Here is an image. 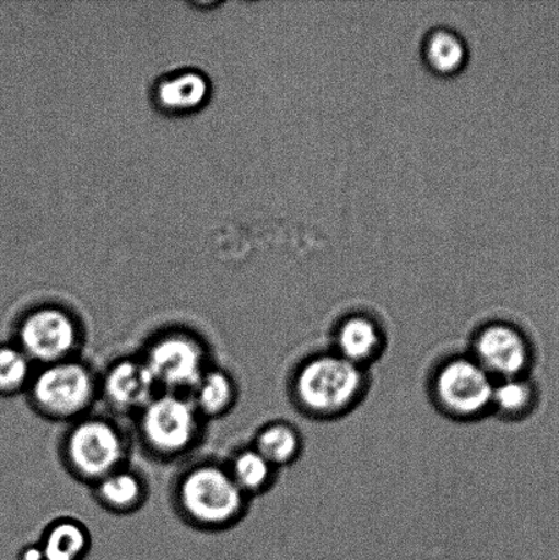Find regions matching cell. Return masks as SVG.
Wrapping results in <instances>:
<instances>
[{
  "mask_svg": "<svg viewBox=\"0 0 559 560\" xmlns=\"http://www.w3.org/2000/svg\"><path fill=\"white\" fill-rule=\"evenodd\" d=\"M170 499L184 524L205 534L237 526L249 512L251 499L235 485L224 460H191L175 477Z\"/></svg>",
  "mask_w": 559,
  "mask_h": 560,
  "instance_id": "cell-1",
  "label": "cell"
},
{
  "mask_svg": "<svg viewBox=\"0 0 559 560\" xmlns=\"http://www.w3.org/2000/svg\"><path fill=\"white\" fill-rule=\"evenodd\" d=\"M135 439L112 415L92 413L66 425L58 443L65 471L80 485L93 487L130 465Z\"/></svg>",
  "mask_w": 559,
  "mask_h": 560,
  "instance_id": "cell-2",
  "label": "cell"
},
{
  "mask_svg": "<svg viewBox=\"0 0 559 560\" xmlns=\"http://www.w3.org/2000/svg\"><path fill=\"white\" fill-rule=\"evenodd\" d=\"M135 444L152 460L173 464L194 454L205 441L207 421L189 394L159 392L133 419Z\"/></svg>",
  "mask_w": 559,
  "mask_h": 560,
  "instance_id": "cell-3",
  "label": "cell"
},
{
  "mask_svg": "<svg viewBox=\"0 0 559 560\" xmlns=\"http://www.w3.org/2000/svg\"><path fill=\"white\" fill-rule=\"evenodd\" d=\"M369 388L366 370L334 351L317 353L301 362L290 383L295 406L317 420L350 413Z\"/></svg>",
  "mask_w": 559,
  "mask_h": 560,
  "instance_id": "cell-4",
  "label": "cell"
},
{
  "mask_svg": "<svg viewBox=\"0 0 559 560\" xmlns=\"http://www.w3.org/2000/svg\"><path fill=\"white\" fill-rule=\"evenodd\" d=\"M25 398L43 420L69 425L95 411L101 402L98 371L82 355L36 366Z\"/></svg>",
  "mask_w": 559,
  "mask_h": 560,
  "instance_id": "cell-5",
  "label": "cell"
},
{
  "mask_svg": "<svg viewBox=\"0 0 559 560\" xmlns=\"http://www.w3.org/2000/svg\"><path fill=\"white\" fill-rule=\"evenodd\" d=\"M161 392L189 394L213 362L210 342L197 329L170 324L152 332L137 351Z\"/></svg>",
  "mask_w": 559,
  "mask_h": 560,
  "instance_id": "cell-6",
  "label": "cell"
},
{
  "mask_svg": "<svg viewBox=\"0 0 559 560\" xmlns=\"http://www.w3.org/2000/svg\"><path fill=\"white\" fill-rule=\"evenodd\" d=\"M85 339L81 317L58 302L27 307L14 324L13 342L36 366L80 357Z\"/></svg>",
  "mask_w": 559,
  "mask_h": 560,
  "instance_id": "cell-7",
  "label": "cell"
},
{
  "mask_svg": "<svg viewBox=\"0 0 559 560\" xmlns=\"http://www.w3.org/2000/svg\"><path fill=\"white\" fill-rule=\"evenodd\" d=\"M496 378L470 354L449 357L432 373L436 408L456 421H476L492 413Z\"/></svg>",
  "mask_w": 559,
  "mask_h": 560,
  "instance_id": "cell-8",
  "label": "cell"
},
{
  "mask_svg": "<svg viewBox=\"0 0 559 560\" xmlns=\"http://www.w3.org/2000/svg\"><path fill=\"white\" fill-rule=\"evenodd\" d=\"M159 392L139 353L118 355L98 372L101 402L117 419H133Z\"/></svg>",
  "mask_w": 559,
  "mask_h": 560,
  "instance_id": "cell-9",
  "label": "cell"
},
{
  "mask_svg": "<svg viewBox=\"0 0 559 560\" xmlns=\"http://www.w3.org/2000/svg\"><path fill=\"white\" fill-rule=\"evenodd\" d=\"M469 354L496 382L527 376L534 364V349L527 335L505 322H492L481 327L470 342Z\"/></svg>",
  "mask_w": 559,
  "mask_h": 560,
  "instance_id": "cell-10",
  "label": "cell"
},
{
  "mask_svg": "<svg viewBox=\"0 0 559 560\" xmlns=\"http://www.w3.org/2000/svg\"><path fill=\"white\" fill-rule=\"evenodd\" d=\"M385 348L386 337L381 324L361 313L342 318L334 332V353L363 370L380 360Z\"/></svg>",
  "mask_w": 559,
  "mask_h": 560,
  "instance_id": "cell-11",
  "label": "cell"
},
{
  "mask_svg": "<svg viewBox=\"0 0 559 560\" xmlns=\"http://www.w3.org/2000/svg\"><path fill=\"white\" fill-rule=\"evenodd\" d=\"M211 91L210 80L200 70H179L155 82L152 102L164 114L189 115L207 106Z\"/></svg>",
  "mask_w": 559,
  "mask_h": 560,
  "instance_id": "cell-12",
  "label": "cell"
},
{
  "mask_svg": "<svg viewBox=\"0 0 559 560\" xmlns=\"http://www.w3.org/2000/svg\"><path fill=\"white\" fill-rule=\"evenodd\" d=\"M90 490L98 506L115 515L140 512L151 495L150 482L133 464L104 477Z\"/></svg>",
  "mask_w": 559,
  "mask_h": 560,
  "instance_id": "cell-13",
  "label": "cell"
},
{
  "mask_svg": "<svg viewBox=\"0 0 559 560\" xmlns=\"http://www.w3.org/2000/svg\"><path fill=\"white\" fill-rule=\"evenodd\" d=\"M189 397L207 422L224 419L238 404L237 378L228 368L213 362L191 388Z\"/></svg>",
  "mask_w": 559,
  "mask_h": 560,
  "instance_id": "cell-14",
  "label": "cell"
},
{
  "mask_svg": "<svg viewBox=\"0 0 559 560\" xmlns=\"http://www.w3.org/2000/svg\"><path fill=\"white\" fill-rule=\"evenodd\" d=\"M38 545L44 560H84L91 551L92 536L80 520L60 517L46 526Z\"/></svg>",
  "mask_w": 559,
  "mask_h": 560,
  "instance_id": "cell-15",
  "label": "cell"
},
{
  "mask_svg": "<svg viewBox=\"0 0 559 560\" xmlns=\"http://www.w3.org/2000/svg\"><path fill=\"white\" fill-rule=\"evenodd\" d=\"M224 464L235 485L249 499L263 495L276 485L279 470L273 468L252 444L235 448Z\"/></svg>",
  "mask_w": 559,
  "mask_h": 560,
  "instance_id": "cell-16",
  "label": "cell"
},
{
  "mask_svg": "<svg viewBox=\"0 0 559 560\" xmlns=\"http://www.w3.org/2000/svg\"><path fill=\"white\" fill-rule=\"evenodd\" d=\"M251 444L278 470L293 465L304 447L298 427L283 420L261 425Z\"/></svg>",
  "mask_w": 559,
  "mask_h": 560,
  "instance_id": "cell-17",
  "label": "cell"
},
{
  "mask_svg": "<svg viewBox=\"0 0 559 560\" xmlns=\"http://www.w3.org/2000/svg\"><path fill=\"white\" fill-rule=\"evenodd\" d=\"M538 405V388L528 376L496 382L492 413L506 421H520L534 413Z\"/></svg>",
  "mask_w": 559,
  "mask_h": 560,
  "instance_id": "cell-18",
  "label": "cell"
},
{
  "mask_svg": "<svg viewBox=\"0 0 559 560\" xmlns=\"http://www.w3.org/2000/svg\"><path fill=\"white\" fill-rule=\"evenodd\" d=\"M427 66L435 74L451 77L459 73L467 63V46L456 32L435 30L429 33L423 47Z\"/></svg>",
  "mask_w": 559,
  "mask_h": 560,
  "instance_id": "cell-19",
  "label": "cell"
},
{
  "mask_svg": "<svg viewBox=\"0 0 559 560\" xmlns=\"http://www.w3.org/2000/svg\"><path fill=\"white\" fill-rule=\"evenodd\" d=\"M35 371L36 365L13 340L0 343V397L25 395Z\"/></svg>",
  "mask_w": 559,
  "mask_h": 560,
  "instance_id": "cell-20",
  "label": "cell"
},
{
  "mask_svg": "<svg viewBox=\"0 0 559 560\" xmlns=\"http://www.w3.org/2000/svg\"><path fill=\"white\" fill-rule=\"evenodd\" d=\"M19 560H44L43 551L38 541L35 545H27L21 548Z\"/></svg>",
  "mask_w": 559,
  "mask_h": 560,
  "instance_id": "cell-21",
  "label": "cell"
}]
</instances>
